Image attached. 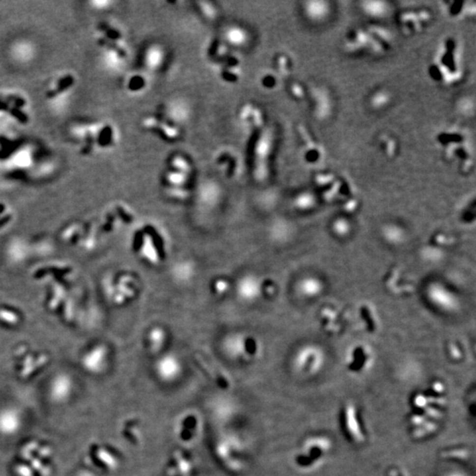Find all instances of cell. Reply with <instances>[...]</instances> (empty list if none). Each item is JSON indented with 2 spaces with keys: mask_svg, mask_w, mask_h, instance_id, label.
<instances>
[{
  "mask_svg": "<svg viewBox=\"0 0 476 476\" xmlns=\"http://www.w3.org/2000/svg\"><path fill=\"white\" fill-rule=\"evenodd\" d=\"M330 440L325 437L309 438L305 441L298 461L303 467H312L320 462L330 450Z\"/></svg>",
  "mask_w": 476,
  "mask_h": 476,
  "instance_id": "1",
  "label": "cell"
},
{
  "mask_svg": "<svg viewBox=\"0 0 476 476\" xmlns=\"http://www.w3.org/2000/svg\"><path fill=\"white\" fill-rule=\"evenodd\" d=\"M155 370L161 380L173 382L179 378L182 372V365L176 356L167 355L159 359L155 364Z\"/></svg>",
  "mask_w": 476,
  "mask_h": 476,
  "instance_id": "2",
  "label": "cell"
},
{
  "mask_svg": "<svg viewBox=\"0 0 476 476\" xmlns=\"http://www.w3.org/2000/svg\"><path fill=\"white\" fill-rule=\"evenodd\" d=\"M343 426L346 433L351 438L354 442H362L364 438V435L362 429L360 420L357 416V411L354 406L348 405L344 408L343 412Z\"/></svg>",
  "mask_w": 476,
  "mask_h": 476,
  "instance_id": "3",
  "label": "cell"
},
{
  "mask_svg": "<svg viewBox=\"0 0 476 476\" xmlns=\"http://www.w3.org/2000/svg\"><path fill=\"white\" fill-rule=\"evenodd\" d=\"M167 54L165 49L160 44H151L146 48L143 55V64L149 72H159L166 63Z\"/></svg>",
  "mask_w": 476,
  "mask_h": 476,
  "instance_id": "4",
  "label": "cell"
},
{
  "mask_svg": "<svg viewBox=\"0 0 476 476\" xmlns=\"http://www.w3.org/2000/svg\"><path fill=\"white\" fill-rule=\"evenodd\" d=\"M76 82V78L72 73H61L52 81L45 91V96L49 100H53L64 95L73 88Z\"/></svg>",
  "mask_w": 476,
  "mask_h": 476,
  "instance_id": "5",
  "label": "cell"
},
{
  "mask_svg": "<svg viewBox=\"0 0 476 476\" xmlns=\"http://www.w3.org/2000/svg\"><path fill=\"white\" fill-rule=\"evenodd\" d=\"M73 391V380L71 378L61 374L52 380L50 386V396L56 403H62L68 399Z\"/></svg>",
  "mask_w": 476,
  "mask_h": 476,
  "instance_id": "6",
  "label": "cell"
},
{
  "mask_svg": "<svg viewBox=\"0 0 476 476\" xmlns=\"http://www.w3.org/2000/svg\"><path fill=\"white\" fill-rule=\"evenodd\" d=\"M322 355L315 350L305 349L299 352L296 356L295 364L299 371H306L308 373H315L322 366Z\"/></svg>",
  "mask_w": 476,
  "mask_h": 476,
  "instance_id": "7",
  "label": "cell"
},
{
  "mask_svg": "<svg viewBox=\"0 0 476 476\" xmlns=\"http://www.w3.org/2000/svg\"><path fill=\"white\" fill-rule=\"evenodd\" d=\"M22 424L21 414L14 408H5L0 411V434L12 436L17 433Z\"/></svg>",
  "mask_w": 476,
  "mask_h": 476,
  "instance_id": "8",
  "label": "cell"
},
{
  "mask_svg": "<svg viewBox=\"0 0 476 476\" xmlns=\"http://www.w3.org/2000/svg\"><path fill=\"white\" fill-rule=\"evenodd\" d=\"M106 359V350L104 348H96L89 352L83 360L85 369L93 373L100 372L104 367Z\"/></svg>",
  "mask_w": 476,
  "mask_h": 476,
  "instance_id": "9",
  "label": "cell"
},
{
  "mask_svg": "<svg viewBox=\"0 0 476 476\" xmlns=\"http://www.w3.org/2000/svg\"><path fill=\"white\" fill-rule=\"evenodd\" d=\"M224 38L234 47H243L249 40V34L245 28L238 26L228 27L224 32Z\"/></svg>",
  "mask_w": 476,
  "mask_h": 476,
  "instance_id": "10",
  "label": "cell"
},
{
  "mask_svg": "<svg viewBox=\"0 0 476 476\" xmlns=\"http://www.w3.org/2000/svg\"><path fill=\"white\" fill-rule=\"evenodd\" d=\"M271 133L269 132L262 133L261 136L258 139L255 147V163L256 164H265L267 163V159L270 154L271 148Z\"/></svg>",
  "mask_w": 476,
  "mask_h": 476,
  "instance_id": "11",
  "label": "cell"
},
{
  "mask_svg": "<svg viewBox=\"0 0 476 476\" xmlns=\"http://www.w3.org/2000/svg\"><path fill=\"white\" fill-rule=\"evenodd\" d=\"M240 296L245 300H253L258 294V284L256 278L246 277L241 281L238 287Z\"/></svg>",
  "mask_w": 476,
  "mask_h": 476,
  "instance_id": "12",
  "label": "cell"
},
{
  "mask_svg": "<svg viewBox=\"0 0 476 476\" xmlns=\"http://www.w3.org/2000/svg\"><path fill=\"white\" fill-rule=\"evenodd\" d=\"M96 456L99 460H101L108 468L112 470H114L118 467V460L116 459V457L113 456L109 450L104 448L98 449L96 452Z\"/></svg>",
  "mask_w": 476,
  "mask_h": 476,
  "instance_id": "13",
  "label": "cell"
},
{
  "mask_svg": "<svg viewBox=\"0 0 476 476\" xmlns=\"http://www.w3.org/2000/svg\"><path fill=\"white\" fill-rule=\"evenodd\" d=\"M175 457H176V466L179 468V472H180L179 474L181 476H190L193 470V466L189 460L185 459V457H183V455L179 452H176Z\"/></svg>",
  "mask_w": 476,
  "mask_h": 476,
  "instance_id": "14",
  "label": "cell"
},
{
  "mask_svg": "<svg viewBox=\"0 0 476 476\" xmlns=\"http://www.w3.org/2000/svg\"><path fill=\"white\" fill-rule=\"evenodd\" d=\"M150 339L151 341H152V346H153L154 348H160L163 341V331H161L160 329L153 331V332L151 333Z\"/></svg>",
  "mask_w": 476,
  "mask_h": 476,
  "instance_id": "15",
  "label": "cell"
},
{
  "mask_svg": "<svg viewBox=\"0 0 476 476\" xmlns=\"http://www.w3.org/2000/svg\"><path fill=\"white\" fill-rule=\"evenodd\" d=\"M15 472L18 476H34L33 471L31 468H28L26 465H19L15 468Z\"/></svg>",
  "mask_w": 476,
  "mask_h": 476,
  "instance_id": "16",
  "label": "cell"
},
{
  "mask_svg": "<svg viewBox=\"0 0 476 476\" xmlns=\"http://www.w3.org/2000/svg\"><path fill=\"white\" fill-rule=\"evenodd\" d=\"M93 476V475H92V474H90V473L89 472L88 473L84 472V473H81V474H80V475H79V476Z\"/></svg>",
  "mask_w": 476,
  "mask_h": 476,
  "instance_id": "17",
  "label": "cell"
},
{
  "mask_svg": "<svg viewBox=\"0 0 476 476\" xmlns=\"http://www.w3.org/2000/svg\"><path fill=\"white\" fill-rule=\"evenodd\" d=\"M464 476L463 475H461V474H458V473H455V474H451V475H449V476Z\"/></svg>",
  "mask_w": 476,
  "mask_h": 476,
  "instance_id": "18",
  "label": "cell"
}]
</instances>
